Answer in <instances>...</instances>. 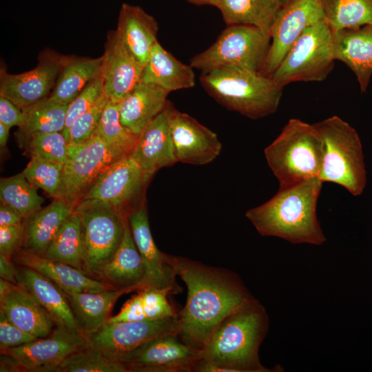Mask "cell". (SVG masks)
Masks as SVG:
<instances>
[{
    "instance_id": "6da1fadb",
    "label": "cell",
    "mask_w": 372,
    "mask_h": 372,
    "mask_svg": "<svg viewBox=\"0 0 372 372\" xmlns=\"http://www.w3.org/2000/svg\"><path fill=\"white\" fill-rule=\"evenodd\" d=\"M168 258L187 288L178 313V337L202 350L218 324L254 296L234 271L182 256L168 254Z\"/></svg>"
},
{
    "instance_id": "7a4b0ae2",
    "label": "cell",
    "mask_w": 372,
    "mask_h": 372,
    "mask_svg": "<svg viewBox=\"0 0 372 372\" xmlns=\"http://www.w3.org/2000/svg\"><path fill=\"white\" fill-rule=\"evenodd\" d=\"M265 307L254 297L227 316L201 350L196 372H270L262 364L259 349L269 330Z\"/></svg>"
},
{
    "instance_id": "3957f363",
    "label": "cell",
    "mask_w": 372,
    "mask_h": 372,
    "mask_svg": "<svg viewBox=\"0 0 372 372\" xmlns=\"http://www.w3.org/2000/svg\"><path fill=\"white\" fill-rule=\"evenodd\" d=\"M322 183L313 177L279 188L268 201L247 210L245 216L262 236L321 245L327 240L317 217Z\"/></svg>"
},
{
    "instance_id": "277c9868",
    "label": "cell",
    "mask_w": 372,
    "mask_h": 372,
    "mask_svg": "<svg viewBox=\"0 0 372 372\" xmlns=\"http://www.w3.org/2000/svg\"><path fill=\"white\" fill-rule=\"evenodd\" d=\"M202 87L218 103L251 119L275 113L283 87L259 72L223 68L202 72Z\"/></svg>"
},
{
    "instance_id": "5b68a950",
    "label": "cell",
    "mask_w": 372,
    "mask_h": 372,
    "mask_svg": "<svg viewBox=\"0 0 372 372\" xmlns=\"http://www.w3.org/2000/svg\"><path fill=\"white\" fill-rule=\"evenodd\" d=\"M264 154L282 188L318 177L322 163V142L313 124L291 118L264 149Z\"/></svg>"
},
{
    "instance_id": "8992f818",
    "label": "cell",
    "mask_w": 372,
    "mask_h": 372,
    "mask_svg": "<svg viewBox=\"0 0 372 372\" xmlns=\"http://www.w3.org/2000/svg\"><path fill=\"white\" fill-rule=\"evenodd\" d=\"M322 142V163L318 178L361 195L366 172L360 138L356 130L338 116L313 124Z\"/></svg>"
},
{
    "instance_id": "52a82bcc",
    "label": "cell",
    "mask_w": 372,
    "mask_h": 372,
    "mask_svg": "<svg viewBox=\"0 0 372 372\" xmlns=\"http://www.w3.org/2000/svg\"><path fill=\"white\" fill-rule=\"evenodd\" d=\"M271 42L269 32L247 25H230L207 50L190 59L202 72L236 68L259 72Z\"/></svg>"
},
{
    "instance_id": "ba28073f",
    "label": "cell",
    "mask_w": 372,
    "mask_h": 372,
    "mask_svg": "<svg viewBox=\"0 0 372 372\" xmlns=\"http://www.w3.org/2000/svg\"><path fill=\"white\" fill-rule=\"evenodd\" d=\"M333 31L324 20L304 30L270 76L279 85L324 81L334 65Z\"/></svg>"
},
{
    "instance_id": "9c48e42d",
    "label": "cell",
    "mask_w": 372,
    "mask_h": 372,
    "mask_svg": "<svg viewBox=\"0 0 372 372\" xmlns=\"http://www.w3.org/2000/svg\"><path fill=\"white\" fill-rule=\"evenodd\" d=\"M74 211L82 222L85 272L97 280L121 243L127 218L108 203L96 200H81Z\"/></svg>"
},
{
    "instance_id": "30bf717a",
    "label": "cell",
    "mask_w": 372,
    "mask_h": 372,
    "mask_svg": "<svg viewBox=\"0 0 372 372\" xmlns=\"http://www.w3.org/2000/svg\"><path fill=\"white\" fill-rule=\"evenodd\" d=\"M124 156L98 134L83 143H69L59 199L76 207L98 178Z\"/></svg>"
},
{
    "instance_id": "8fae6325",
    "label": "cell",
    "mask_w": 372,
    "mask_h": 372,
    "mask_svg": "<svg viewBox=\"0 0 372 372\" xmlns=\"http://www.w3.org/2000/svg\"><path fill=\"white\" fill-rule=\"evenodd\" d=\"M152 178L130 154L110 166L81 200L108 203L127 218L131 211L145 201V192Z\"/></svg>"
},
{
    "instance_id": "7c38bea8",
    "label": "cell",
    "mask_w": 372,
    "mask_h": 372,
    "mask_svg": "<svg viewBox=\"0 0 372 372\" xmlns=\"http://www.w3.org/2000/svg\"><path fill=\"white\" fill-rule=\"evenodd\" d=\"M322 20L321 0H291L283 6L271 26L270 45L259 72L270 76L304 30Z\"/></svg>"
},
{
    "instance_id": "4fadbf2b",
    "label": "cell",
    "mask_w": 372,
    "mask_h": 372,
    "mask_svg": "<svg viewBox=\"0 0 372 372\" xmlns=\"http://www.w3.org/2000/svg\"><path fill=\"white\" fill-rule=\"evenodd\" d=\"M178 313L155 320L107 322L88 336L91 344L113 359L121 362L127 354L154 338L178 335Z\"/></svg>"
},
{
    "instance_id": "5bb4252c",
    "label": "cell",
    "mask_w": 372,
    "mask_h": 372,
    "mask_svg": "<svg viewBox=\"0 0 372 372\" xmlns=\"http://www.w3.org/2000/svg\"><path fill=\"white\" fill-rule=\"evenodd\" d=\"M65 56L50 49L42 51L37 65L28 72L12 74L0 70V96L21 109L48 97L52 92Z\"/></svg>"
},
{
    "instance_id": "9a60e30c",
    "label": "cell",
    "mask_w": 372,
    "mask_h": 372,
    "mask_svg": "<svg viewBox=\"0 0 372 372\" xmlns=\"http://www.w3.org/2000/svg\"><path fill=\"white\" fill-rule=\"evenodd\" d=\"M201 360V350L185 343L177 335H166L144 343L121 362L129 372H190Z\"/></svg>"
},
{
    "instance_id": "2e32d148",
    "label": "cell",
    "mask_w": 372,
    "mask_h": 372,
    "mask_svg": "<svg viewBox=\"0 0 372 372\" xmlns=\"http://www.w3.org/2000/svg\"><path fill=\"white\" fill-rule=\"evenodd\" d=\"M90 344L88 338L55 326L47 337L1 349V353L15 360L19 372H58L59 366L68 357Z\"/></svg>"
},
{
    "instance_id": "e0dca14e",
    "label": "cell",
    "mask_w": 372,
    "mask_h": 372,
    "mask_svg": "<svg viewBox=\"0 0 372 372\" xmlns=\"http://www.w3.org/2000/svg\"><path fill=\"white\" fill-rule=\"evenodd\" d=\"M127 219L134 241L141 254L144 269V289H167L172 293L180 292L176 274L168 254L156 247L149 227L146 200L131 211Z\"/></svg>"
},
{
    "instance_id": "ac0fdd59",
    "label": "cell",
    "mask_w": 372,
    "mask_h": 372,
    "mask_svg": "<svg viewBox=\"0 0 372 372\" xmlns=\"http://www.w3.org/2000/svg\"><path fill=\"white\" fill-rule=\"evenodd\" d=\"M170 132L178 162L203 165L215 160L221 152L222 144L214 132L176 108Z\"/></svg>"
},
{
    "instance_id": "d6986e66",
    "label": "cell",
    "mask_w": 372,
    "mask_h": 372,
    "mask_svg": "<svg viewBox=\"0 0 372 372\" xmlns=\"http://www.w3.org/2000/svg\"><path fill=\"white\" fill-rule=\"evenodd\" d=\"M174 109L168 101L164 110L139 134L131 153L151 177L160 169L178 163L170 132V121Z\"/></svg>"
},
{
    "instance_id": "ffe728a7",
    "label": "cell",
    "mask_w": 372,
    "mask_h": 372,
    "mask_svg": "<svg viewBox=\"0 0 372 372\" xmlns=\"http://www.w3.org/2000/svg\"><path fill=\"white\" fill-rule=\"evenodd\" d=\"M101 75L105 94L120 102L141 81L143 68L119 40L116 30L107 35Z\"/></svg>"
},
{
    "instance_id": "44dd1931",
    "label": "cell",
    "mask_w": 372,
    "mask_h": 372,
    "mask_svg": "<svg viewBox=\"0 0 372 372\" xmlns=\"http://www.w3.org/2000/svg\"><path fill=\"white\" fill-rule=\"evenodd\" d=\"M15 265L17 285L37 300L55 325L68 332L87 338L78 324L63 289L35 270Z\"/></svg>"
},
{
    "instance_id": "7402d4cb",
    "label": "cell",
    "mask_w": 372,
    "mask_h": 372,
    "mask_svg": "<svg viewBox=\"0 0 372 372\" xmlns=\"http://www.w3.org/2000/svg\"><path fill=\"white\" fill-rule=\"evenodd\" d=\"M158 25L142 8L123 3L119 11L117 36L136 61L143 68L158 42Z\"/></svg>"
},
{
    "instance_id": "603a6c76",
    "label": "cell",
    "mask_w": 372,
    "mask_h": 372,
    "mask_svg": "<svg viewBox=\"0 0 372 372\" xmlns=\"http://www.w3.org/2000/svg\"><path fill=\"white\" fill-rule=\"evenodd\" d=\"M97 280L111 289H127L136 291L144 289V265L134 241L127 218L121 243L101 269Z\"/></svg>"
},
{
    "instance_id": "cb8c5ba5",
    "label": "cell",
    "mask_w": 372,
    "mask_h": 372,
    "mask_svg": "<svg viewBox=\"0 0 372 372\" xmlns=\"http://www.w3.org/2000/svg\"><path fill=\"white\" fill-rule=\"evenodd\" d=\"M12 259L15 265L35 270L63 291L99 292L111 289L105 283L77 268L23 248L18 251Z\"/></svg>"
},
{
    "instance_id": "d4e9b609",
    "label": "cell",
    "mask_w": 372,
    "mask_h": 372,
    "mask_svg": "<svg viewBox=\"0 0 372 372\" xmlns=\"http://www.w3.org/2000/svg\"><path fill=\"white\" fill-rule=\"evenodd\" d=\"M335 60L345 63L355 74L362 92L372 76V25L333 31Z\"/></svg>"
},
{
    "instance_id": "484cf974",
    "label": "cell",
    "mask_w": 372,
    "mask_h": 372,
    "mask_svg": "<svg viewBox=\"0 0 372 372\" xmlns=\"http://www.w3.org/2000/svg\"><path fill=\"white\" fill-rule=\"evenodd\" d=\"M169 92L153 84L138 83L120 101L121 123L139 136L165 107Z\"/></svg>"
},
{
    "instance_id": "4316f807",
    "label": "cell",
    "mask_w": 372,
    "mask_h": 372,
    "mask_svg": "<svg viewBox=\"0 0 372 372\" xmlns=\"http://www.w3.org/2000/svg\"><path fill=\"white\" fill-rule=\"evenodd\" d=\"M0 310L11 322L37 338L47 337L56 326L37 300L18 285L0 302Z\"/></svg>"
},
{
    "instance_id": "83f0119b",
    "label": "cell",
    "mask_w": 372,
    "mask_h": 372,
    "mask_svg": "<svg viewBox=\"0 0 372 372\" xmlns=\"http://www.w3.org/2000/svg\"><path fill=\"white\" fill-rule=\"evenodd\" d=\"M195 73L166 50L159 42L154 45L143 67L141 81L161 87L168 92L193 87Z\"/></svg>"
},
{
    "instance_id": "f1b7e54d",
    "label": "cell",
    "mask_w": 372,
    "mask_h": 372,
    "mask_svg": "<svg viewBox=\"0 0 372 372\" xmlns=\"http://www.w3.org/2000/svg\"><path fill=\"white\" fill-rule=\"evenodd\" d=\"M74 209V206L61 199H54L49 205L25 218L22 248L43 256Z\"/></svg>"
},
{
    "instance_id": "f546056e",
    "label": "cell",
    "mask_w": 372,
    "mask_h": 372,
    "mask_svg": "<svg viewBox=\"0 0 372 372\" xmlns=\"http://www.w3.org/2000/svg\"><path fill=\"white\" fill-rule=\"evenodd\" d=\"M63 291L78 324L88 338L108 322L112 309L119 297L132 291L124 289L99 292Z\"/></svg>"
},
{
    "instance_id": "4dcf8cb0",
    "label": "cell",
    "mask_w": 372,
    "mask_h": 372,
    "mask_svg": "<svg viewBox=\"0 0 372 372\" xmlns=\"http://www.w3.org/2000/svg\"><path fill=\"white\" fill-rule=\"evenodd\" d=\"M102 61V56L94 59L65 56L49 99L61 104L70 103L92 80L101 74Z\"/></svg>"
},
{
    "instance_id": "1f68e13d",
    "label": "cell",
    "mask_w": 372,
    "mask_h": 372,
    "mask_svg": "<svg viewBox=\"0 0 372 372\" xmlns=\"http://www.w3.org/2000/svg\"><path fill=\"white\" fill-rule=\"evenodd\" d=\"M282 7V0H221L218 8L227 25H251L270 33Z\"/></svg>"
},
{
    "instance_id": "d6a6232c",
    "label": "cell",
    "mask_w": 372,
    "mask_h": 372,
    "mask_svg": "<svg viewBox=\"0 0 372 372\" xmlns=\"http://www.w3.org/2000/svg\"><path fill=\"white\" fill-rule=\"evenodd\" d=\"M136 292L116 316H111L109 322L155 320L177 313L167 299L170 291L145 288Z\"/></svg>"
},
{
    "instance_id": "836d02e7",
    "label": "cell",
    "mask_w": 372,
    "mask_h": 372,
    "mask_svg": "<svg viewBox=\"0 0 372 372\" xmlns=\"http://www.w3.org/2000/svg\"><path fill=\"white\" fill-rule=\"evenodd\" d=\"M43 256L85 272L83 226L75 211L63 223Z\"/></svg>"
},
{
    "instance_id": "e575fe53",
    "label": "cell",
    "mask_w": 372,
    "mask_h": 372,
    "mask_svg": "<svg viewBox=\"0 0 372 372\" xmlns=\"http://www.w3.org/2000/svg\"><path fill=\"white\" fill-rule=\"evenodd\" d=\"M68 105L54 102L46 97L22 109L23 120L16 133L19 143L36 133L61 132L65 124Z\"/></svg>"
},
{
    "instance_id": "d590c367",
    "label": "cell",
    "mask_w": 372,
    "mask_h": 372,
    "mask_svg": "<svg viewBox=\"0 0 372 372\" xmlns=\"http://www.w3.org/2000/svg\"><path fill=\"white\" fill-rule=\"evenodd\" d=\"M321 5L333 31L372 25V0H321Z\"/></svg>"
},
{
    "instance_id": "8d00e7d4",
    "label": "cell",
    "mask_w": 372,
    "mask_h": 372,
    "mask_svg": "<svg viewBox=\"0 0 372 372\" xmlns=\"http://www.w3.org/2000/svg\"><path fill=\"white\" fill-rule=\"evenodd\" d=\"M38 187L32 185L21 172L1 178L0 200L17 210L24 218L40 209L44 199L38 194Z\"/></svg>"
},
{
    "instance_id": "74e56055",
    "label": "cell",
    "mask_w": 372,
    "mask_h": 372,
    "mask_svg": "<svg viewBox=\"0 0 372 372\" xmlns=\"http://www.w3.org/2000/svg\"><path fill=\"white\" fill-rule=\"evenodd\" d=\"M120 102L108 100L103 110L96 134L107 144L124 154L132 152L138 136L127 129L121 121Z\"/></svg>"
},
{
    "instance_id": "f35d334b",
    "label": "cell",
    "mask_w": 372,
    "mask_h": 372,
    "mask_svg": "<svg viewBox=\"0 0 372 372\" xmlns=\"http://www.w3.org/2000/svg\"><path fill=\"white\" fill-rule=\"evenodd\" d=\"M58 372H129L121 362L112 358L92 344L79 349L68 357Z\"/></svg>"
},
{
    "instance_id": "ab89813d",
    "label": "cell",
    "mask_w": 372,
    "mask_h": 372,
    "mask_svg": "<svg viewBox=\"0 0 372 372\" xmlns=\"http://www.w3.org/2000/svg\"><path fill=\"white\" fill-rule=\"evenodd\" d=\"M21 144L30 158L65 164L68 158L69 143L61 132L36 133Z\"/></svg>"
},
{
    "instance_id": "60d3db41",
    "label": "cell",
    "mask_w": 372,
    "mask_h": 372,
    "mask_svg": "<svg viewBox=\"0 0 372 372\" xmlns=\"http://www.w3.org/2000/svg\"><path fill=\"white\" fill-rule=\"evenodd\" d=\"M64 164L30 158L22 173L38 188L54 199H59Z\"/></svg>"
},
{
    "instance_id": "b9f144b4",
    "label": "cell",
    "mask_w": 372,
    "mask_h": 372,
    "mask_svg": "<svg viewBox=\"0 0 372 372\" xmlns=\"http://www.w3.org/2000/svg\"><path fill=\"white\" fill-rule=\"evenodd\" d=\"M109 98L103 92L98 101L81 115L68 132L66 139L69 143L85 142L96 134L105 107Z\"/></svg>"
},
{
    "instance_id": "7bdbcfd3",
    "label": "cell",
    "mask_w": 372,
    "mask_h": 372,
    "mask_svg": "<svg viewBox=\"0 0 372 372\" xmlns=\"http://www.w3.org/2000/svg\"><path fill=\"white\" fill-rule=\"evenodd\" d=\"M104 92L103 80L100 74L92 80L78 96L68 104L65 124L63 134L65 138L68 132L76 120L88 110L101 96Z\"/></svg>"
},
{
    "instance_id": "ee69618b",
    "label": "cell",
    "mask_w": 372,
    "mask_h": 372,
    "mask_svg": "<svg viewBox=\"0 0 372 372\" xmlns=\"http://www.w3.org/2000/svg\"><path fill=\"white\" fill-rule=\"evenodd\" d=\"M37 338L26 333L11 322L0 310V349L17 347Z\"/></svg>"
},
{
    "instance_id": "f6af8a7d",
    "label": "cell",
    "mask_w": 372,
    "mask_h": 372,
    "mask_svg": "<svg viewBox=\"0 0 372 372\" xmlns=\"http://www.w3.org/2000/svg\"><path fill=\"white\" fill-rule=\"evenodd\" d=\"M24 240L23 222L12 226L0 227V254L12 259L23 247Z\"/></svg>"
},
{
    "instance_id": "bcb514c9",
    "label": "cell",
    "mask_w": 372,
    "mask_h": 372,
    "mask_svg": "<svg viewBox=\"0 0 372 372\" xmlns=\"http://www.w3.org/2000/svg\"><path fill=\"white\" fill-rule=\"evenodd\" d=\"M23 120L22 109L8 99L0 96V123L11 128L13 126L20 127Z\"/></svg>"
},
{
    "instance_id": "7dc6e473",
    "label": "cell",
    "mask_w": 372,
    "mask_h": 372,
    "mask_svg": "<svg viewBox=\"0 0 372 372\" xmlns=\"http://www.w3.org/2000/svg\"><path fill=\"white\" fill-rule=\"evenodd\" d=\"M23 216L11 206L1 202L0 227H9L20 224L24 220Z\"/></svg>"
},
{
    "instance_id": "c3c4849f",
    "label": "cell",
    "mask_w": 372,
    "mask_h": 372,
    "mask_svg": "<svg viewBox=\"0 0 372 372\" xmlns=\"http://www.w3.org/2000/svg\"><path fill=\"white\" fill-rule=\"evenodd\" d=\"M0 278L17 285L16 265L12 259L0 254Z\"/></svg>"
},
{
    "instance_id": "681fc988",
    "label": "cell",
    "mask_w": 372,
    "mask_h": 372,
    "mask_svg": "<svg viewBox=\"0 0 372 372\" xmlns=\"http://www.w3.org/2000/svg\"><path fill=\"white\" fill-rule=\"evenodd\" d=\"M17 285L0 278V302H1L8 293Z\"/></svg>"
},
{
    "instance_id": "f907efd6",
    "label": "cell",
    "mask_w": 372,
    "mask_h": 372,
    "mask_svg": "<svg viewBox=\"0 0 372 372\" xmlns=\"http://www.w3.org/2000/svg\"><path fill=\"white\" fill-rule=\"evenodd\" d=\"M10 127L0 123V146L1 148L6 147L10 132Z\"/></svg>"
},
{
    "instance_id": "816d5d0a",
    "label": "cell",
    "mask_w": 372,
    "mask_h": 372,
    "mask_svg": "<svg viewBox=\"0 0 372 372\" xmlns=\"http://www.w3.org/2000/svg\"><path fill=\"white\" fill-rule=\"evenodd\" d=\"M187 1L198 6L209 5L218 7L221 0H186Z\"/></svg>"
},
{
    "instance_id": "f5cc1de1",
    "label": "cell",
    "mask_w": 372,
    "mask_h": 372,
    "mask_svg": "<svg viewBox=\"0 0 372 372\" xmlns=\"http://www.w3.org/2000/svg\"><path fill=\"white\" fill-rule=\"evenodd\" d=\"M291 0H282V6L289 3Z\"/></svg>"
}]
</instances>
